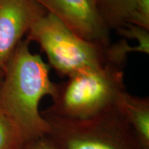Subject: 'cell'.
<instances>
[{
	"instance_id": "cell-1",
	"label": "cell",
	"mask_w": 149,
	"mask_h": 149,
	"mask_svg": "<svg viewBox=\"0 0 149 149\" xmlns=\"http://www.w3.org/2000/svg\"><path fill=\"white\" fill-rule=\"evenodd\" d=\"M29 44L27 39L19 44L0 83V113L17 126L26 141L48 134L49 125L39 104L44 96L53 97L57 88L50 78V66L31 53Z\"/></svg>"
},
{
	"instance_id": "cell-2",
	"label": "cell",
	"mask_w": 149,
	"mask_h": 149,
	"mask_svg": "<svg viewBox=\"0 0 149 149\" xmlns=\"http://www.w3.org/2000/svg\"><path fill=\"white\" fill-rule=\"evenodd\" d=\"M125 91L122 68L107 62L68 76L57 84L53 104L43 113L72 120H86L115 109Z\"/></svg>"
},
{
	"instance_id": "cell-3",
	"label": "cell",
	"mask_w": 149,
	"mask_h": 149,
	"mask_svg": "<svg viewBox=\"0 0 149 149\" xmlns=\"http://www.w3.org/2000/svg\"><path fill=\"white\" fill-rule=\"evenodd\" d=\"M41 115L57 149H146L116 107L86 120Z\"/></svg>"
},
{
	"instance_id": "cell-4",
	"label": "cell",
	"mask_w": 149,
	"mask_h": 149,
	"mask_svg": "<svg viewBox=\"0 0 149 149\" xmlns=\"http://www.w3.org/2000/svg\"><path fill=\"white\" fill-rule=\"evenodd\" d=\"M26 37L40 46L50 66L63 77L107 63V48L80 38L50 13L33 24Z\"/></svg>"
},
{
	"instance_id": "cell-5",
	"label": "cell",
	"mask_w": 149,
	"mask_h": 149,
	"mask_svg": "<svg viewBox=\"0 0 149 149\" xmlns=\"http://www.w3.org/2000/svg\"><path fill=\"white\" fill-rule=\"evenodd\" d=\"M80 38L107 48L110 30L94 0H36Z\"/></svg>"
},
{
	"instance_id": "cell-6",
	"label": "cell",
	"mask_w": 149,
	"mask_h": 149,
	"mask_svg": "<svg viewBox=\"0 0 149 149\" xmlns=\"http://www.w3.org/2000/svg\"><path fill=\"white\" fill-rule=\"evenodd\" d=\"M47 11L36 0H0V71L22 38Z\"/></svg>"
},
{
	"instance_id": "cell-7",
	"label": "cell",
	"mask_w": 149,
	"mask_h": 149,
	"mask_svg": "<svg viewBox=\"0 0 149 149\" xmlns=\"http://www.w3.org/2000/svg\"><path fill=\"white\" fill-rule=\"evenodd\" d=\"M117 111L126 120L141 144L149 149V98L134 96L125 91L119 95Z\"/></svg>"
},
{
	"instance_id": "cell-8",
	"label": "cell",
	"mask_w": 149,
	"mask_h": 149,
	"mask_svg": "<svg viewBox=\"0 0 149 149\" xmlns=\"http://www.w3.org/2000/svg\"><path fill=\"white\" fill-rule=\"evenodd\" d=\"M109 30L120 29L126 24H134L137 0H94Z\"/></svg>"
},
{
	"instance_id": "cell-9",
	"label": "cell",
	"mask_w": 149,
	"mask_h": 149,
	"mask_svg": "<svg viewBox=\"0 0 149 149\" xmlns=\"http://www.w3.org/2000/svg\"><path fill=\"white\" fill-rule=\"evenodd\" d=\"M26 142L17 126L0 113V149H23Z\"/></svg>"
},
{
	"instance_id": "cell-10",
	"label": "cell",
	"mask_w": 149,
	"mask_h": 149,
	"mask_svg": "<svg viewBox=\"0 0 149 149\" xmlns=\"http://www.w3.org/2000/svg\"><path fill=\"white\" fill-rule=\"evenodd\" d=\"M131 52H139L148 55L149 48L144 47L141 44L136 46H130L127 40L123 38L115 44H111L105 51L107 62L122 68L125 64L128 53Z\"/></svg>"
},
{
	"instance_id": "cell-11",
	"label": "cell",
	"mask_w": 149,
	"mask_h": 149,
	"mask_svg": "<svg viewBox=\"0 0 149 149\" xmlns=\"http://www.w3.org/2000/svg\"><path fill=\"white\" fill-rule=\"evenodd\" d=\"M116 32L124 38L134 39L138 44L149 48V30L133 24H126L116 30Z\"/></svg>"
},
{
	"instance_id": "cell-12",
	"label": "cell",
	"mask_w": 149,
	"mask_h": 149,
	"mask_svg": "<svg viewBox=\"0 0 149 149\" xmlns=\"http://www.w3.org/2000/svg\"><path fill=\"white\" fill-rule=\"evenodd\" d=\"M23 149H57V148L46 135L26 141Z\"/></svg>"
},
{
	"instance_id": "cell-13",
	"label": "cell",
	"mask_w": 149,
	"mask_h": 149,
	"mask_svg": "<svg viewBox=\"0 0 149 149\" xmlns=\"http://www.w3.org/2000/svg\"><path fill=\"white\" fill-rule=\"evenodd\" d=\"M3 73L1 71H0V83H1V79H2V77H3Z\"/></svg>"
}]
</instances>
